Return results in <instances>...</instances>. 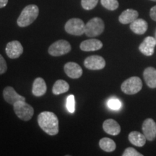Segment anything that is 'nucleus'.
Masks as SVG:
<instances>
[{
    "instance_id": "nucleus-17",
    "label": "nucleus",
    "mask_w": 156,
    "mask_h": 156,
    "mask_svg": "<svg viewBox=\"0 0 156 156\" xmlns=\"http://www.w3.org/2000/svg\"><path fill=\"white\" fill-rule=\"evenodd\" d=\"M139 16V13L136 10L132 9H127L124 10L120 16L119 17V20L122 24H129L133 22Z\"/></svg>"
},
{
    "instance_id": "nucleus-30",
    "label": "nucleus",
    "mask_w": 156,
    "mask_h": 156,
    "mask_svg": "<svg viewBox=\"0 0 156 156\" xmlns=\"http://www.w3.org/2000/svg\"><path fill=\"white\" fill-rule=\"evenodd\" d=\"M8 3V0H0V8H3Z\"/></svg>"
},
{
    "instance_id": "nucleus-18",
    "label": "nucleus",
    "mask_w": 156,
    "mask_h": 156,
    "mask_svg": "<svg viewBox=\"0 0 156 156\" xmlns=\"http://www.w3.org/2000/svg\"><path fill=\"white\" fill-rule=\"evenodd\" d=\"M148 24L145 20L136 19L130 23V29L132 32L138 35H142L147 31Z\"/></svg>"
},
{
    "instance_id": "nucleus-24",
    "label": "nucleus",
    "mask_w": 156,
    "mask_h": 156,
    "mask_svg": "<svg viewBox=\"0 0 156 156\" xmlns=\"http://www.w3.org/2000/svg\"><path fill=\"white\" fill-rule=\"evenodd\" d=\"M98 2V0H81V5L83 9L90 10L94 9Z\"/></svg>"
},
{
    "instance_id": "nucleus-20",
    "label": "nucleus",
    "mask_w": 156,
    "mask_h": 156,
    "mask_svg": "<svg viewBox=\"0 0 156 156\" xmlns=\"http://www.w3.org/2000/svg\"><path fill=\"white\" fill-rule=\"evenodd\" d=\"M128 138L132 145L136 146V147H143L145 145L146 140H147L144 134L136 131L130 132Z\"/></svg>"
},
{
    "instance_id": "nucleus-11",
    "label": "nucleus",
    "mask_w": 156,
    "mask_h": 156,
    "mask_svg": "<svg viewBox=\"0 0 156 156\" xmlns=\"http://www.w3.org/2000/svg\"><path fill=\"white\" fill-rule=\"evenodd\" d=\"M64 73L68 77L73 79H77L83 75V69L75 62H69L64 64Z\"/></svg>"
},
{
    "instance_id": "nucleus-6",
    "label": "nucleus",
    "mask_w": 156,
    "mask_h": 156,
    "mask_svg": "<svg viewBox=\"0 0 156 156\" xmlns=\"http://www.w3.org/2000/svg\"><path fill=\"white\" fill-rule=\"evenodd\" d=\"M85 25L81 19L72 18L66 23L64 29L65 31L73 36H82L85 34Z\"/></svg>"
},
{
    "instance_id": "nucleus-28",
    "label": "nucleus",
    "mask_w": 156,
    "mask_h": 156,
    "mask_svg": "<svg viewBox=\"0 0 156 156\" xmlns=\"http://www.w3.org/2000/svg\"><path fill=\"white\" fill-rule=\"evenodd\" d=\"M7 70V64L5 59L0 54V75L5 73Z\"/></svg>"
},
{
    "instance_id": "nucleus-12",
    "label": "nucleus",
    "mask_w": 156,
    "mask_h": 156,
    "mask_svg": "<svg viewBox=\"0 0 156 156\" xmlns=\"http://www.w3.org/2000/svg\"><path fill=\"white\" fill-rule=\"evenodd\" d=\"M156 45V40L152 36H147L145 38L139 46V50L144 55L151 56L154 54Z\"/></svg>"
},
{
    "instance_id": "nucleus-32",
    "label": "nucleus",
    "mask_w": 156,
    "mask_h": 156,
    "mask_svg": "<svg viewBox=\"0 0 156 156\" xmlns=\"http://www.w3.org/2000/svg\"><path fill=\"white\" fill-rule=\"evenodd\" d=\"M155 40H156V32H155Z\"/></svg>"
},
{
    "instance_id": "nucleus-23",
    "label": "nucleus",
    "mask_w": 156,
    "mask_h": 156,
    "mask_svg": "<svg viewBox=\"0 0 156 156\" xmlns=\"http://www.w3.org/2000/svg\"><path fill=\"white\" fill-rule=\"evenodd\" d=\"M101 2L103 7L108 10H115L119 7V2L117 0H101Z\"/></svg>"
},
{
    "instance_id": "nucleus-15",
    "label": "nucleus",
    "mask_w": 156,
    "mask_h": 156,
    "mask_svg": "<svg viewBox=\"0 0 156 156\" xmlns=\"http://www.w3.org/2000/svg\"><path fill=\"white\" fill-rule=\"evenodd\" d=\"M103 129L105 132L113 136L118 135L121 132V126L119 123L112 119H106L103 122Z\"/></svg>"
},
{
    "instance_id": "nucleus-8",
    "label": "nucleus",
    "mask_w": 156,
    "mask_h": 156,
    "mask_svg": "<svg viewBox=\"0 0 156 156\" xmlns=\"http://www.w3.org/2000/svg\"><path fill=\"white\" fill-rule=\"evenodd\" d=\"M84 65L87 69L90 70H100L106 66V61L102 56L93 55L87 57L84 61Z\"/></svg>"
},
{
    "instance_id": "nucleus-1",
    "label": "nucleus",
    "mask_w": 156,
    "mask_h": 156,
    "mask_svg": "<svg viewBox=\"0 0 156 156\" xmlns=\"http://www.w3.org/2000/svg\"><path fill=\"white\" fill-rule=\"evenodd\" d=\"M38 125L48 135L58 133V119L56 114L51 112H43L38 116Z\"/></svg>"
},
{
    "instance_id": "nucleus-7",
    "label": "nucleus",
    "mask_w": 156,
    "mask_h": 156,
    "mask_svg": "<svg viewBox=\"0 0 156 156\" xmlns=\"http://www.w3.org/2000/svg\"><path fill=\"white\" fill-rule=\"evenodd\" d=\"M72 49L70 44L65 40H58L49 46L48 52L53 56H60L69 53Z\"/></svg>"
},
{
    "instance_id": "nucleus-14",
    "label": "nucleus",
    "mask_w": 156,
    "mask_h": 156,
    "mask_svg": "<svg viewBox=\"0 0 156 156\" xmlns=\"http://www.w3.org/2000/svg\"><path fill=\"white\" fill-rule=\"evenodd\" d=\"M103 47V43L100 40L92 38L85 40L80 45V48L83 51H94L100 50Z\"/></svg>"
},
{
    "instance_id": "nucleus-13",
    "label": "nucleus",
    "mask_w": 156,
    "mask_h": 156,
    "mask_svg": "<svg viewBox=\"0 0 156 156\" xmlns=\"http://www.w3.org/2000/svg\"><path fill=\"white\" fill-rule=\"evenodd\" d=\"M3 97L7 103L11 105H14L15 103L19 101H25V98L19 95L15 90L11 86L6 87L3 90Z\"/></svg>"
},
{
    "instance_id": "nucleus-9",
    "label": "nucleus",
    "mask_w": 156,
    "mask_h": 156,
    "mask_svg": "<svg viewBox=\"0 0 156 156\" xmlns=\"http://www.w3.org/2000/svg\"><path fill=\"white\" fill-rule=\"evenodd\" d=\"M5 51L9 58L15 59L22 55L23 53V47L18 41H12L7 44Z\"/></svg>"
},
{
    "instance_id": "nucleus-26",
    "label": "nucleus",
    "mask_w": 156,
    "mask_h": 156,
    "mask_svg": "<svg viewBox=\"0 0 156 156\" xmlns=\"http://www.w3.org/2000/svg\"><path fill=\"white\" fill-rule=\"evenodd\" d=\"M108 106L112 110H119L122 106V103L116 98H112L108 101Z\"/></svg>"
},
{
    "instance_id": "nucleus-25",
    "label": "nucleus",
    "mask_w": 156,
    "mask_h": 156,
    "mask_svg": "<svg viewBox=\"0 0 156 156\" xmlns=\"http://www.w3.org/2000/svg\"><path fill=\"white\" fill-rule=\"evenodd\" d=\"M75 96L74 95H69L67 98V108L68 112L71 114L75 112Z\"/></svg>"
},
{
    "instance_id": "nucleus-27",
    "label": "nucleus",
    "mask_w": 156,
    "mask_h": 156,
    "mask_svg": "<svg viewBox=\"0 0 156 156\" xmlns=\"http://www.w3.org/2000/svg\"><path fill=\"white\" fill-rule=\"evenodd\" d=\"M143 155L136 151L133 147H127L122 154V156H142Z\"/></svg>"
},
{
    "instance_id": "nucleus-10",
    "label": "nucleus",
    "mask_w": 156,
    "mask_h": 156,
    "mask_svg": "<svg viewBox=\"0 0 156 156\" xmlns=\"http://www.w3.org/2000/svg\"><path fill=\"white\" fill-rule=\"evenodd\" d=\"M142 132L146 139L149 141H153L156 137V124L153 119L148 118L142 124Z\"/></svg>"
},
{
    "instance_id": "nucleus-4",
    "label": "nucleus",
    "mask_w": 156,
    "mask_h": 156,
    "mask_svg": "<svg viewBox=\"0 0 156 156\" xmlns=\"http://www.w3.org/2000/svg\"><path fill=\"white\" fill-rule=\"evenodd\" d=\"M105 25L100 17H93L85 25V34L88 37H95L103 32Z\"/></svg>"
},
{
    "instance_id": "nucleus-21",
    "label": "nucleus",
    "mask_w": 156,
    "mask_h": 156,
    "mask_svg": "<svg viewBox=\"0 0 156 156\" xmlns=\"http://www.w3.org/2000/svg\"><path fill=\"white\" fill-rule=\"evenodd\" d=\"M69 89V85L67 82L63 80H58L54 83L53 88H52V93L54 95H58L62 93H67Z\"/></svg>"
},
{
    "instance_id": "nucleus-31",
    "label": "nucleus",
    "mask_w": 156,
    "mask_h": 156,
    "mask_svg": "<svg viewBox=\"0 0 156 156\" xmlns=\"http://www.w3.org/2000/svg\"><path fill=\"white\" fill-rule=\"evenodd\" d=\"M151 1H153V2H156V0H151Z\"/></svg>"
},
{
    "instance_id": "nucleus-5",
    "label": "nucleus",
    "mask_w": 156,
    "mask_h": 156,
    "mask_svg": "<svg viewBox=\"0 0 156 156\" xmlns=\"http://www.w3.org/2000/svg\"><path fill=\"white\" fill-rule=\"evenodd\" d=\"M142 88V80L138 77L128 78L122 84L121 89L126 95H134L139 93Z\"/></svg>"
},
{
    "instance_id": "nucleus-16",
    "label": "nucleus",
    "mask_w": 156,
    "mask_h": 156,
    "mask_svg": "<svg viewBox=\"0 0 156 156\" xmlns=\"http://www.w3.org/2000/svg\"><path fill=\"white\" fill-rule=\"evenodd\" d=\"M46 90H47V86L44 80L41 77L36 78L33 84V95L36 97H41L46 93Z\"/></svg>"
},
{
    "instance_id": "nucleus-22",
    "label": "nucleus",
    "mask_w": 156,
    "mask_h": 156,
    "mask_svg": "<svg viewBox=\"0 0 156 156\" xmlns=\"http://www.w3.org/2000/svg\"><path fill=\"white\" fill-rule=\"evenodd\" d=\"M99 146L103 151L113 152L116 150V145L114 140L108 137H103L99 141Z\"/></svg>"
},
{
    "instance_id": "nucleus-29",
    "label": "nucleus",
    "mask_w": 156,
    "mask_h": 156,
    "mask_svg": "<svg viewBox=\"0 0 156 156\" xmlns=\"http://www.w3.org/2000/svg\"><path fill=\"white\" fill-rule=\"evenodd\" d=\"M150 15L153 20L156 21V5L153 7L150 11Z\"/></svg>"
},
{
    "instance_id": "nucleus-19",
    "label": "nucleus",
    "mask_w": 156,
    "mask_h": 156,
    "mask_svg": "<svg viewBox=\"0 0 156 156\" xmlns=\"http://www.w3.org/2000/svg\"><path fill=\"white\" fill-rule=\"evenodd\" d=\"M143 77L146 84L151 88L156 87V69L155 68L149 67L146 68L143 73Z\"/></svg>"
},
{
    "instance_id": "nucleus-3",
    "label": "nucleus",
    "mask_w": 156,
    "mask_h": 156,
    "mask_svg": "<svg viewBox=\"0 0 156 156\" xmlns=\"http://www.w3.org/2000/svg\"><path fill=\"white\" fill-rule=\"evenodd\" d=\"M13 109L15 114L21 120L28 121L32 119L34 114V109L30 105L25 102V101H19L13 105Z\"/></svg>"
},
{
    "instance_id": "nucleus-2",
    "label": "nucleus",
    "mask_w": 156,
    "mask_h": 156,
    "mask_svg": "<svg viewBox=\"0 0 156 156\" xmlns=\"http://www.w3.org/2000/svg\"><path fill=\"white\" fill-rule=\"evenodd\" d=\"M39 14V9L36 5L26 6L17 18V23L20 27H27L36 20Z\"/></svg>"
}]
</instances>
